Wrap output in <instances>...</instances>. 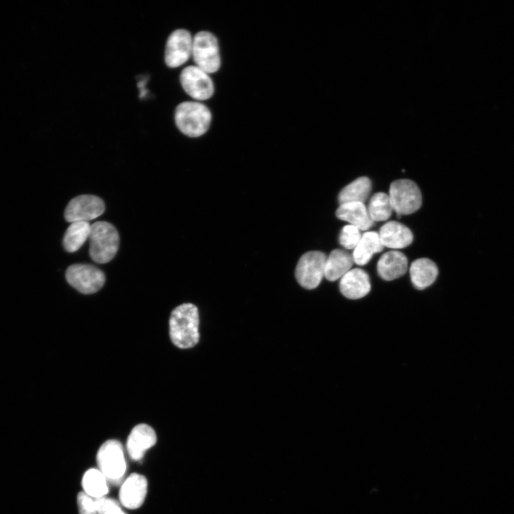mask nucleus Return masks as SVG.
<instances>
[{"label": "nucleus", "mask_w": 514, "mask_h": 514, "mask_svg": "<svg viewBox=\"0 0 514 514\" xmlns=\"http://www.w3.org/2000/svg\"><path fill=\"white\" fill-rule=\"evenodd\" d=\"M199 315L196 306L183 303L175 308L169 319V335L179 348L193 347L199 341Z\"/></svg>", "instance_id": "nucleus-1"}, {"label": "nucleus", "mask_w": 514, "mask_h": 514, "mask_svg": "<svg viewBox=\"0 0 514 514\" xmlns=\"http://www.w3.org/2000/svg\"><path fill=\"white\" fill-rule=\"evenodd\" d=\"M174 121L178 129L189 137H199L209 128L211 113L200 101H186L180 103L174 112Z\"/></svg>", "instance_id": "nucleus-2"}, {"label": "nucleus", "mask_w": 514, "mask_h": 514, "mask_svg": "<svg viewBox=\"0 0 514 514\" xmlns=\"http://www.w3.org/2000/svg\"><path fill=\"white\" fill-rule=\"evenodd\" d=\"M89 240V255L99 263L112 260L119 249V233L112 224L106 221H97L91 226Z\"/></svg>", "instance_id": "nucleus-3"}, {"label": "nucleus", "mask_w": 514, "mask_h": 514, "mask_svg": "<svg viewBox=\"0 0 514 514\" xmlns=\"http://www.w3.org/2000/svg\"><path fill=\"white\" fill-rule=\"evenodd\" d=\"M99 470L112 484L121 483L126 469L121 443L109 440L101 445L96 455Z\"/></svg>", "instance_id": "nucleus-4"}, {"label": "nucleus", "mask_w": 514, "mask_h": 514, "mask_svg": "<svg viewBox=\"0 0 514 514\" xmlns=\"http://www.w3.org/2000/svg\"><path fill=\"white\" fill-rule=\"evenodd\" d=\"M195 66L208 74L216 72L221 66L219 47L216 36L201 31L193 37L192 54Z\"/></svg>", "instance_id": "nucleus-5"}, {"label": "nucleus", "mask_w": 514, "mask_h": 514, "mask_svg": "<svg viewBox=\"0 0 514 514\" xmlns=\"http://www.w3.org/2000/svg\"><path fill=\"white\" fill-rule=\"evenodd\" d=\"M389 198L398 217L417 211L422 204L421 192L417 184L409 179L393 181L389 188Z\"/></svg>", "instance_id": "nucleus-6"}, {"label": "nucleus", "mask_w": 514, "mask_h": 514, "mask_svg": "<svg viewBox=\"0 0 514 514\" xmlns=\"http://www.w3.org/2000/svg\"><path fill=\"white\" fill-rule=\"evenodd\" d=\"M326 256L321 251H309L299 259L295 276L298 283L306 289L316 288L324 276Z\"/></svg>", "instance_id": "nucleus-7"}, {"label": "nucleus", "mask_w": 514, "mask_h": 514, "mask_svg": "<svg viewBox=\"0 0 514 514\" xmlns=\"http://www.w3.org/2000/svg\"><path fill=\"white\" fill-rule=\"evenodd\" d=\"M66 279L80 293L91 294L102 288L105 276L100 269L92 265L74 264L67 268Z\"/></svg>", "instance_id": "nucleus-8"}, {"label": "nucleus", "mask_w": 514, "mask_h": 514, "mask_svg": "<svg viewBox=\"0 0 514 514\" xmlns=\"http://www.w3.org/2000/svg\"><path fill=\"white\" fill-rule=\"evenodd\" d=\"M179 79L184 91L196 101L208 99L213 94L214 86L209 74L195 65L185 67Z\"/></svg>", "instance_id": "nucleus-9"}, {"label": "nucleus", "mask_w": 514, "mask_h": 514, "mask_svg": "<svg viewBox=\"0 0 514 514\" xmlns=\"http://www.w3.org/2000/svg\"><path fill=\"white\" fill-rule=\"evenodd\" d=\"M193 37L191 33L184 29H178L172 31L166 43L164 61L171 69L184 64L191 56Z\"/></svg>", "instance_id": "nucleus-10"}, {"label": "nucleus", "mask_w": 514, "mask_h": 514, "mask_svg": "<svg viewBox=\"0 0 514 514\" xmlns=\"http://www.w3.org/2000/svg\"><path fill=\"white\" fill-rule=\"evenodd\" d=\"M105 210L104 203L93 195H81L72 198L68 203L64 217L66 221H86L101 216Z\"/></svg>", "instance_id": "nucleus-11"}, {"label": "nucleus", "mask_w": 514, "mask_h": 514, "mask_svg": "<svg viewBox=\"0 0 514 514\" xmlns=\"http://www.w3.org/2000/svg\"><path fill=\"white\" fill-rule=\"evenodd\" d=\"M147 492V480L140 474H131L123 483L119 491L121 503L129 509H136L143 503Z\"/></svg>", "instance_id": "nucleus-12"}, {"label": "nucleus", "mask_w": 514, "mask_h": 514, "mask_svg": "<svg viewBox=\"0 0 514 514\" xmlns=\"http://www.w3.org/2000/svg\"><path fill=\"white\" fill-rule=\"evenodd\" d=\"M156 443V435L153 429L147 424L136 425L130 433L126 448L129 456L133 460H140L146 450Z\"/></svg>", "instance_id": "nucleus-13"}, {"label": "nucleus", "mask_w": 514, "mask_h": 514, "mask_svg": "<svg viewBox=\"0 0 514 514\" xmlns=\"http://www.w3.org/2000/svg\"><path fill=\"white\" fill-rule=\"evenodd\" d=\"M341 293L347 298L359 299L371 291V282L368 273L363 269H351L340 281Z\"/></svg>", "instance_id": "nucleus-14"}, {"label": "nucleus", "mask_w": 514, "mask_h": 514, "mask_svg": "<svg viewBox=\"0 0 514 514\" xmlns=\"http://www.w3.org/2000/svg\"><path fill=\"white\" fill-rule=\"evenodd\" d=\"M378 234L383 246L394 249L408 246L413 239L411 231L397 221L386 223L381 227Z\"/></svg>", "instance_id": "nucleus-15"}, {"label": "nucleus", "mask_w": 514, "mask_h": 514, "mask_svg": "<svg viewBox=\"0 0 514 514\" xmlns=\"http://www.w3.org/2000/svg\"><path fill=\"white\" fill-rule=\"evenodd\" d=\"M408 268L407 257L398 251H390L382 255L377 263L380 277L392 281L403 276Z\"/></svg>", "instance_id": "nucleus-16"}, {"label": "nucleus", "mask_w": 514, "mask_h": 514, "mask_svg": "<svg viewBox=\"0 0 514 514\" xmlns=\"http://www.w3.org/2000/svg\"><path fill=\"white\" fill-rule=\"evenodd\" d=\"M336 216L350 223L359 230L365 231L373 225L367 207L361 202H349L340 204L336 210Z\"/></svg>", "instance_id": "nucleus-17"}, {"label": "nucleus", "mask_w": 514, "mask_h": 514, "mask_svg": "<svg viewBox=\"0 0 514 514\" xmlns=\"http://www.w3.org/2000/svg\"><path fill=\"white\" fill-rule=\"evenodd\" d=\"M353 263L351 253L343 249H335L326 257L324 276L330 281L341 278L351 269Z\"/></svg>", "instance_id": "nucleus-18"}, {"label": "nucleus", "mask_w": 514, "mask_h": 514, "mask_svg": "<svg viewBox=\"0 0 514 514\" xmlns=\"http://www.w3.org/2000/svg\"><path fill=\"white\" fill-rule=\"evenodd\" d=\"M438 270L436 264L427 258L415 260L410 268V279L414 287L423 290L436 279Z\"/></svg>", "instance_id": "nucleus-19"}, {"label": "nucleus", "mask_w": 514, "mask_h": 514, "mask_svg": "<svg viewBox=\"0 0 514 514\" xmlns=\"http://www.w3.org/2000/svg\"><path fill=\"white\" fill-rule=\"evenodd\" d=\"M383 248L378 233L376 231L364 233L352 254L354 263L359 266L366 265L374 253L382 251Z\"/></svg>", "instance_id": "nucleus-20"}, {"label": "nucleus", "mask_w": 514, "mask_h": 514, "mask_svg": "<svg viewBox=\"0 0 514 514\" xmlns=\"http://www.w3.org/2000/svg\"><path fill=\"white\" fill-rule=\"evenodd\" d=\"M371 191V181L366 176H361L345 186L338 194L340 204L349 202H364Z\"/></svg>", "instance_id": "nucleus-21"}, {"label": "nucleus", "mask_w": 514, "mask_h": 514, "mask_svg": "<svg viewBox=\"0 0 514 514\" xmlns=\"http://www.w3.org/2000/svg\"><path fill=\"white\" fill-rule=\"evenodd\" d=\"M91 224L86 221L72 222L67 228L63 245L68 252H75L79 250L89 238Z\"/></svg>", "instance_id": "nucleus-22"}, {"label": "nucleus", "mask_w": 514, "mask_h": 514, "mask_svg": "<svg viewBox=\"0 0 514 514\" xmlns=\"http://www.w3.org/2000/svg\"><path fill=\"white\" fill-rule=\"evenodd\" d=\"M81 485L84 492L93 498L104 496L109 492L106 477L95 468H90L84 473Z\"/></svg>", "instance_id": "nucleus-23"}, {"label": "nucleus", "mask_w": 514, "mask_h": 514, "mask_svg": "<svg viewBox=\"0 0 514 514\" xmlns=\"http://www.w3.org/2000/svg\"><path fill=\"white\" fill-rule=\"evenodd\" d=\"M367 209L373 222L386 221L393 211L389 196L383 192L372 196Z\"/></svg>", "instance_id": "nucleus-24"}, {"label": "nucleus", "mask_w": 514, "mask_h": 514, "mask_svg": "<svg viewBox=\"0 0 514 514\" xmlns=\"http://www.w3.org/2000/svg\"><path fill=\"white\" fill-rule=\"evenodd\" d=\"M361 230L351 224L343 226L339 235V243L346 249H354L361 238Z\"/></svg>", "instance_id": "nucleus-25"}, {"label": "nucleus", "mask_w": 514, "mask_h": 514, "mask_svg": "<svg viewBox=\"0 0 514 514\" xmlns=\"http://www.w3.org/2000/svg\"><path fill=\"white\" fill-rule=\"evenodd\" d=\"M94 502L98 514H127L114 499L102 496L94 498Z\"/></svg>", "instance_id": "nucleus-26"}, {"label": "nucleus", "mask_w": 514, "mask_h": 514, "mask_svg": "<svg viewBox=\"0 0 514 514\" xmlns=\"http://www.w3.org/2000/svg\"><path fill=\"white\" fill-rule=\"evenodd\" d=\"M77 504L79 514H98L94 498L85 492H79L77 495Z\"/></svg>", "instance_id": "nucleus-27"}]
</instances>
